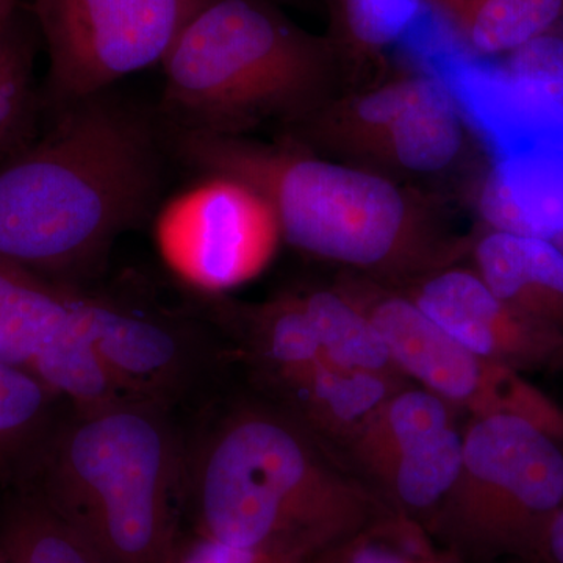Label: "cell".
I'll return each mask as SVG.
<instances>
[{
  "label": "cell",
  "instance_id": "83f0119b",
  "mask_svg": "<svg viewBox=\"0 0 563 563\" xmlns=\"http://www.w3.org/2000/svg\"><path fill=\"white\" fill-rule=\"evenodd\" d=\"M14 152H16V144H14L13 136H11L3 121L0 120V162L5 161Z\"/></svg>",
  "mask_w": 563,
  "mask_h": 563
},
{
  "label": "cell",
  "instance_id": "6da1fadb",
  "mask_svg": "<svg viewBox=\"0 0 563 563\" xmlns=\"http://www.w3.org/2000/svg\"><path fill=\"white\" fill-rule=\"evenodd\" d=\"M52 117L41 139L0 162V258L84 288L161 203L168 140L111 90Z\"/></svg>",
  "mask_w": 563,
  "mask_h": 563
},
{
  "label": "cell",
  "instance_id": "d6986e66",
  "mask_svg": "<svg viewBox=\"0 0 563 563\" xmlns=\"http://www.w3.org/2000/svg\"><path fill=\"white\" fill-rule=\"evenodd\" d=\"M454 412L453 406L420 385L399 387L347 444V453L377 484L402 451L455 424Z\"/></svg>",
  "mask_w": 563,
  "mask_h": 563
},
{
  "label": "cell",
  "instance_id": "5bb4252c",
  "mask_svg": "<svg viewBox=\"0 0 563 563\" xmlns=\"http://www.w3.org/2000/svg\"><path fill=\"white\" fill-rule=\"evenodd\" d=\"M454 99L432 77L404 81L374 92L361 103L368 124L391 128L396 155L417 172H437L461 147V124Z\"/></svg>",
  "mask_w": 563,
  "mask_h": 563
},
{
  "label": "cell",
  "instance_id": "5b68a950",
  "mask_svg": "<svg viewBox=\"0 0 563 563\" xmlns=\"http://www.w3.org/2000/svg\"><path fill=\"white\" fill-rule=\"evenodd\" d=\"M169 150L198 172L243 177L269 199L282 235L303 252L373 266L399 244L404 203L388 181L295 152L273 151L240 136L166 125Z\"/></svg>",
  "mask_w": 563,
  "mask_h": 563
},
{
  "label": "cell",
  "instance_id": "f1b7e54d",
  "mask_svg": "<svg viewBox=\"0 0 563 563\" xmlns=\"http://www.w3.org/2000/svg\"><path fill=\"white\" fill-rule=\"evenodd\" d=\"M18 25V16L0 18V49Z\"/></svg>",
  "mask_w": 563,
  "mask_h": 563
},
{
  "label": "cell",
  "instance_id": "8992f818",
  "mask_svg": "<svg viewBox=\"0 0 563 563\" xmlns=\"http://www.w3.org/2000/svg\"><path fill=\"white\" fill-rule=\"evenodd\" d=\"M563 504V440L509 412L476 415L463 429V465L429 531L462 563L525 562Z\"/></svg>",
  "mask_w": 563,
  "mask_h": 563
},
{
  "label": "cell",
  "instance_id": "ac0fdd59",
  "mask_svg": "<svg viewBox=\"0 0 563 563\" xmlns=\"http://www.w3.org/2000/svg\"><path fill=\"white\" fill-rule=\"evenodd\" d=\"M10 488L0 506V547L7 563H103L40 493L21 483Z\"/></svg>",
  "mask_w": 563,
  "mask_h": 563
},
{
  "label": "cell",
  "instance_id": "7402d4cb",
  "mask_svg": "<svg viewBox=\"0 0 563 563\" xmlns=\"http://www.w3.org/2000/svg\"><path fill=\"white\" fill-rule=\"evenodd\" d=\"M563 18V0H470L466 36L485 54L517 51L548 35Z\"/></svg>",
  "mask_w": 563,
  "mask_h": 563
},
{
  "label": "cell",
  "instance_id": "ba28073f",
  "mask_svg": "<svg viewBox=\"0 0 563 563\" xmlns=\"http://www.w3.org/2000/svg\"><path fill=\"white\" fill-rule=\"evenodd\" d=\"M199 173L198 180L158 203L152 235L166 268L192 295L224 296L268 265L280 222L251 181L229 173Z\"/></svg>",
  "mask_w": 563,
  "mask_h": 563
},
{
  "label": "cell",
  "instance_id": "4fadbf2b",
  "mask_svg": "<svg viewBox=\"0 0 563 563\" xmlns=\"http://www.w3.org/2000/svg\"><path fill=\"white\" fill-rule=\"evenodd\" d=\"M398 373L355 372L322 361L263 385L268 399L287 410L325 443L347 446L398 390Z\"/></svg>",
  "mask_w": 563,
  "mask_h": 563
},
{
  "label": "cell",
  "instance_id": "9c48e42d",
  "mask_svg": "<svg viewBox=\"0 0 563 563\" xmlns=\"http://www.w3.org/2000/svg\"><path fill=\"white\" fill-rule=\"evenodd\" d=\"M91 318L96 347L132 401L177 412L213 395L229 350L192 307L172 310L91 291Z\"/></svg>",
  "mask_w": 563,
  "mask_h": 563
},
{
  "label": "cell",
  "instance_id": "277c9868",
  "mask_svg": "<svg viewBox=\"0 0 563 563\" xmlns=\"http://www.w3.org/2000/svg\"><path fill=\"white\" fill-rule=\"evenodd\" d=\"M162 66L166 125L239 136L313 107L325 54L263 0H203Z\"/></svg>",
  "mask_w": 563,
  "mask_h": 563
},
{
  "label": "cell",
  "instance_id": "ffe728a7",
  "mask_svg": "<svg viewBox=\"0 0 563 563\" xmlns=\"http://www.w3.org/2000/svg\"><path fill=\"white\" fill-rule=\"evenodd\" d=\"M301 301L317 329L325 362L355 372L398 373L368 313L335 291L309 292Z\"/></svg>",
  "mask_w": 563,
  "mask_h": 563
},
{
  "label": "cell",
  "instance_id": "4316f807",
  "mask_svg": "<svg viewBox=\"0 0 563 563\" xmlns=\"http://www.w3.org/2000/svg\"><path fill=\"white\" fill-rule=\"evenodd\" d=\"M523 563H563V504L537 537Z\"/></svg>",
  "mask_w": 563,
  "mask_h": 563
},
{
  "label": "cell",
  "instance_id": "52a82bcc",
  "mask_svg": "<svg viewBox=\"0 0 563 563\" xmlns=\"http://www.w3.org/2000/svg\"><path fill=\"white\" fill-rule=\"evenodd\" d=\"M203 0H32L49 57L52 114L162 65Z\"/></svg>",
  "mask_w": 563,
  "mask_h": 563
},
{
  "label": "cell",
  "instance_id": "2e32d148",
  "mask_svg": "<svg viewBox=\"0 0 563 563\" xmlns=\"http://www.w3.org/2000/svg\"><path fill=\"white\" fill-rule=\"evenodd\" d=\"M463 465V429L448 428L418 440L388 466L374 492L391 512L431 528Z\"/></svg>",
  "mask_w": 563,
  "mask_h": 563
},
{
  "label": "cell",
  "instance_id": "d4e9b609",
  "mask_svg": "<svg viewBox=\"0 0 563 563\" xmlns=\"http://www.w3.org/2000/svg\"><path fill=\"white\" fill-rule=\"evenodd\" d=\"M421 5L420 0H347L352 29L372 44L401 38Z\"/></svg>",
  "mask_w": 563,
  "mask_h": 563
},
{
  "label": "cell",
  "instance_id": "44dd1931",
  "mask_svg": "<svg viewBox=\"0 0 563 563\" xmlns=\"http://www.w3.org/2000/svg\"><path fill=\"white\" fill-rule=\"evenodd\" d=\"M310 563H462L424 525L387 510Z\"/></svg>",
  "mask_w": 563,
  "mask_h": 563
},
{
  "label": "cell",
  "instance_id": "4dcf8cb0",
  "mask_svg": "<svg viewBox=\"0 0 563 563\" xmlns=\"http://www.w3.org/2000/svg\"><path fill=\"white\" fill-rule=\"evenodd\" d=\"M0 563H7L5 554H3L2 547H0Z\"/></svg>",
  "mask_w": 563,
  "mask_h": 563
},
{
  "label": "cell",
  "instance_id": "e0dca14e",
  "mask_svg": "<svg viewBox=\"0 0 563 563\" xmlns=\"http://www.w3.org/2000/svg\"><path fill=\"white\" fill-rule=\"evenodd\" d=\"M69 404L27 369L0 363V485L27 472Z\"/></svg>",
  "mask_w": 563,
  "mask_h": 563
},
{
  "label": "cell",
  "instance_id": "603a6c76",
  "mask_svg": "<svg viewBox=\"0 0 563 563\" xmlns=\"http://www.w3.org/2000/svg\"><path fill=\"white\" fill-rule=\"evenodd\" d=\"M68 287L0 258V328L46 312L60 301Z\"/></svg>",
  "mask_w": 563,
  "mask_h": 563
},
{
  "label": "cell",
  "instance_id": "cb8c5ba5",
  "mask_svg": "<svg viewBox=\"0 0 563 563\" xmlns=\"http://www.w3.org/2000/svg\"><path fill=\"white\" fill-rule=\"evenodd\" d=\"M509 74L563 110V40L540 36L514 51Z\"/></svg>",
  "mask_w": 563,
  "mask_h": 563
},
{
  "label": "cell",
  "instance_id": "30bf717a",
  "mask_svg": "<svg viewBox=\"0 0 563 563\" xmlns=\"http://www.w3.org/2000/svg\"><path fill=\"white\" fill-rule=\"evenodd\" d=\"M396 372L409 376L455 410L529 415L539 390L520 373L473 354L410 299L390 298L368 312Z\"/></svg>",
  "mask_w": 563,
  "mask_h": 563
},
{
  "label": "cell",
  "instance_id": "7a4b0ae2",
  "mask_svg": "<svg viewBox=\"0 0 563 563\" xmlns=\"http://www.w3.org/2000/svg\"><path fill=\"white\" fill-rule=\"evenodd\" d=\"M185 431V528L310 563L387 512L331 444L272 399L211 395Z\"/></svg>",
  "mask_w": 563,
  "mask_h": 563
},
{
  "label": "cell",
  "instance_id": "f546056e",
  "mask_svg": "<svg viewBox=\"0 0 563 563\" xmlns=\"http://www.w3.org/2000/svg\"><path fill=\"white\" fill-rule=\"evenodd\" d=\"M18 0H0V18L16 16Z\"/></svg>",
  "mask_w": 563,
  "mask_h": 563
},
{
  "label": "cell",
  "instance_id": "3957f363",
  "mask_svg": "<svg viewBox=\"0 0 563 563\" xmlns=\"http://www.w3.org/2000/svg\"><path fill=\"white\" fill-rule=\"evenodd\" d=\"M176 413L140 401L70 410L16 483L40 493L103 563H172L185 526Z\"/></svg>",
  "mask_w": 563,
  "mask_h": 563
},
{
  "label": "cell",
  "instance_id": "8fae6325",
  "mask_svg": "<svg viewBox=\"0 0 563 563\" xmlns=\"http://www.w3.org/2000/svg\"><path fill=\"white\" fill-rule=\"evenodd\" d=\"M455 342L512 372L563 369L562 333L518 312L479 274L451 269L421 285L412 299Z\"/></svg>",
  "mask_w": 563,
  "mask_h": 563
},
{
  "label": "cell",
  "instance_id": "9a60e30c",
  "mask_svg": "<svg viewBox=\"0 0 563 563\" xmlns=\"http://www.w3.org/2000/svg\"><path fill=\"white\" fill-rule=\"evenodd\" d=\"M476 262L501 301L563 335V251L554 243L495 229L477 246Z\"/></svg>",
  "mask_w": 563,
  "mask_h": 563
},
{
  "label": "cell",
  "instance_id": "484cf974",
  "mask_svg": "<svg viewBox=\"0 0 563 563\" xmlns=\"http://www.w3.org/2000/svg\"><path fill=\"white\" fill-rule=\"evenodd\" d=\"M172 563H306L274 551L244 548L185 528L177 540Z\"/></svg>",
  "mask_w": 563,
  "mask_h": 563
},
{
  "label": "cell",
  "instance_id": "7c38bea8",
  "mask_svg": "<svg viewBox=\"0 0 563 563\" xmlns=\"http://www.w3.org/2000/svg\"><path fill=\"white\" fill-rule=\"evenodd\" d=\"M485 217L496 231L539 236L563 251V121L495 157Z\"/></svg>",
  "mask_w": 563,
  "mask_h": 563
}]
</instances>
